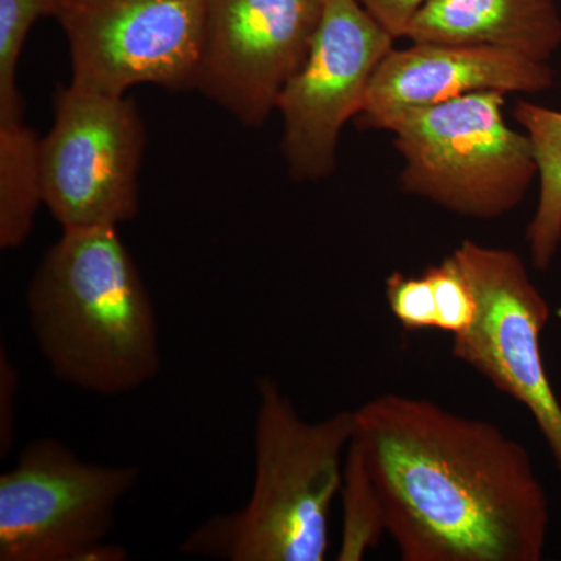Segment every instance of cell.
I'll return each instance as SVG.
<instances>
[{"label": "cell", "instance_id": "1", "mask_svg": "<svg viewBox=\"0 0 561 561\" xmlns=\"http://www.w3.org/2000/svg\"><path fill=\"white\" fill-rule=\"evenodd\" d=\"M387 535L404 561H540L548 494L529 451L490 421L382 393L354 411Z\"/></svg>", "mask_w": 561, "mask_h": 561}, {"label": "cell", "instance_id": "2", "mask_svg": "<svg viewBox=\"0 0 561 561\" xmlns=\"http://www.w3.org/2000/svg\"><path fill=\"white\" fill-rule=\"evenodd\" d=\"M25 298L36 345L66 386L116 397L161 371L153 301L117 228L62 231Z\"/></svg>", "mask_w": 561, "mask_h": 561}, {"label": "cell", "instance_id": "3", "mask_svg": "<svg viewBox=\"0 0 561 561\" xmlns=\"http://www.w3.org/2000/svg\"><path fill=\"white\" fill-rule=\"evenodd\" d=\"M257 393L250 500L241 511L203 523L180 552L230 561H323L356 431L354 411L308 421L272 379L261 381Z\"/></svg>", "mask_w": 561, "mask_h": 561}, {"label": "cell", "instance_id": "4", "mask_svg": "<svg viewBox=\"0 0 561 561\" xmlns=\"http://www.w3.org/2000/svg\"><path fill=\"white\" fill-rule=\"evenodd\" d=\"M505 95L472 92L382 122L402 160V191L465 219L496 220L518 208L538 164L529 136L505 121Z\"/></svg>", "mask_w": 561, "mask_h": 561}, {"label": "cell", "instance_id": "5", "mask_svg": "<svg viewBox=\"0 0 561 561\" xmlns=\"http://www.w3.org/2000/svg\"><path fill=\"white\" fill-rule=\"evenodd\" d=\"M146 127L125 95L69 83L41 139L44 205L65 230L119 228L138 216Z\"/></svg>", "mask_w": 561, "mask_h": 561}, {"label": "cell", "instance_id": "6", "mask_svg": "<svg viewBox=\"0 0 561 561\" xmlns=\"http://www.w3.org/2000/svg\"><path fill=\"white\" fill-rule=\"evenodd\" d=\"M135 465L88 463L55 438L22 449L0 476V560L84 561L108 540Z\"/></svg>", "mask_w": 561, "mask_h": 561}, {"label": "cell", "instance_id": "7", "mask_svg": "<svg viewBox=\"0 0 561 561\" xmlns=\"http://www.w3.org/2000/svg\"><path fill=\"white\" fill-rule=\"evenodd\" d=\"M453 256L479 305L470 330L453 335V356L529 411L561 474V404L541 353L549 302L516 251L467 239Z\"/></svg>", "mask_w": 561, "mask_h": 561}, {"label": "cell", "instance_id": "8", "mask_svg": "<svg viewBox=\"0 0 561 561\" xmlns=\"http://www.w3.org/2000/svg\"><path fill=\"white\" fill-rule=\"evenodd\" d=\"M72 81L125 95L138 84L195 90L205 0H57Z\"/></svg>", "mask_w": 561, "mask_h": 561}, {"label": "cell", "instance_id": "9", "mask_svg": "<svg viewBox=\"0 0 561 561\" xmlns=\"http://www.w3.org/2000/svg\"><path fill=\"white\" fill-rule=\"evenodd\" d=\"M394 41L359 0H327L308 57L276 102L291 179L319 181L334 171L343 127L359 116Z\"/></svg>", "mask_w": 561, "mask_h": 561}, {"label": "cell", "instance_id": "10", "mask_svg": "<svg viewBox=\"0 0 561 561\" xmlns=\"http://www.w3.org/2000/svg\"><path fill=\"white\" fill-rule=\"evenodd\" d=\"M327 0H205L195 91L247 127L276 111L308 57Z\"/></svg>", "mask_w": 561, "mask_h": 561}, {"label": "cell", "instance_id": "11", "mask_svg": "<svg viewBox=\"0 0 561 561\" xmlns=\"http://www.w3.org/2000/svg\"><path fill=\"white\" fill-rule=\"evenodd\" d=\"M549 62L486 44L412 43L391 49L375 76L356 119L379 130L402 111L424 108L472 92L540 94L553 87Z\"/></svg>", "mask_w": 561, "mask_h": 561}, {"label": "cell", "instance_id": "12", "mask_svg": "<svg viewBox=\"0 0 561 561\" xmlns=\"http://www.w3.org/2000/svg\"><path fill=\"white\" fill-rule=\"evenodd\" d=\"M404 38L486 44L549 62L561 47V14L557 0H430Z\"/></svg>", "mask_w": 561, "mask_h": 561}, {"label": "cell", "instance_id": "13", "mask_svg": "<svg viewBox=\"0 0 561 561\" xmlns=\"http://www.w3.org/2000/svg\"><path fill=\"white\" fill-rule=\"evenodd\" d=\"M513 119L529 136L538 164V205L527 227L531 264L551 267L561 245V111L527 101L513 108Z\"/></svg>", "mask_w": 561, "mask_h": 561}, {"label": "cell", "instance_id": "14", "mask_svg": "<svg viewBox=\"0 0 561 561\" xmlns=\"http://www.w3.org/2000/svg\"><path fill=\"white\" fill-rule=\"evenodd\" d=\"M44 205L41 139L24 121L0 125V247L20 249Z\"/></svg>", "mask_w": 561, "mask_h": 561}, {"label": "cell", "instance_id": "15", "mask_svg": "<svg viewBox=\"0 0 561 561\" xmlns=\"http://www.w3.org/2000/svg\"><path fill=\"white\" fill-rule=\"evenodd\" d=\"M343 523L339 561H360L387 535L381 500L371 481L359 443L351 440L343 461L341 485Z\"/></svg>", "mask_w": 561, "mask_h": 561}, {"label": "cell", "instance_id": "16", "mask_svg": "<svg viewBox=\"0 0 561 561\" xmlns=\"http://www.w3.org/2000/svg\"><path fill=\"white\" fill-rule=\"evenodd\" d=\"M57 0H0V124L24 121L18 90L22 47L36 21L54 14Z\"/></svg>", "mask_w": 561, "mask_h": 561}, {"label": "cell", "instance_id": "17", "mask_svg": "<svg viewBox=\"0 0 561 561\" xmlns=\"http://www.w3.org/2000/svg\"><path fill=\"white\" fill-rule=\"evenodd\" d=\"M434 291L437 330L451 335L470 330L478 317L479 305L470 279L453 254L424 271Z\"/></svg>", "mask_w": 561, "mask_h": 561}, {"label": "cell", "instance_id": "18", "mask_svg": "<svg viewBox=\"0 0 561 561\" xmlns=\"http://www.w3.org/2000/svg\"><path fill=\"white\" fill-rule=\"evenodd\" d=\"M387 302L405 331L437 330L434 291L426 276L393 272L386 279Z\"/></svg>", "mask_w": 561, "mask_h": 561}, {"label": "cell", "instance_id": "19", "mask_svg": "<svg viewBox=\"0 0 561 561\" xmlns=\"http://www.w3.org/2000/svg\"><path fill=\"white\" fill-rule=\"evenodd\" d=\"M394 39L404 38L409 25L430 0H359Z\"/></svg>", "mask_w": 561, "mask_h": 561}, {"label": "cell", "instance_id": "20", "mask_svg": "<svg viewBox=\"0 0 561 561\" xmlns=\"http://www.w3.org/2000/svg\"><path fill=\"white\" fill-rule=\"evenodd\" d=\"M20 376L5 353L0 356V453H10L13 445L14 404H16Z\"/></svg>", "mask_w": 561, "mask_h": 561}]
</instances>
